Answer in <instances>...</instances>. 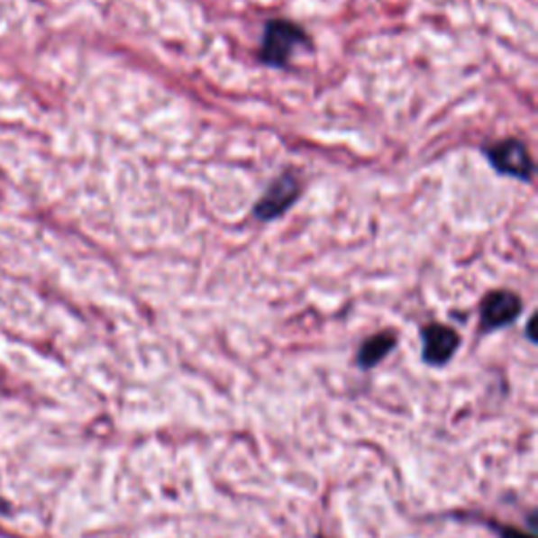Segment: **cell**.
Instances as JSON below:
<instances>
[{"mask_svg":"<svg viewBox=\"0 0 538 538\" xmlns=\"http://www.w3.org/2000/svg\"><path fill=\"white\" fill-rule=\"evenodd\" d=\"M488 154L492 167H495L498 173L517 177V179H530L534 173L533 158H530V151L526 145L517 139H507V141H501L492 148L486 150Z\"/></svg>","mask_w":538,"mask_h":538,"instance_id":"cell-2","label":"cell"},{"mask_svg":"<svg viewBox=\"0 0 538 538\" xmlns=\"http://www.w3.org/2000/svg\"><path fill=\"white\" fill-rule=\"evenodd\" d=\"M394 345H396V337L388 333H381L377 334V337L369 339L362 345V350H360V366L370 369V366L378 364L391 350H394Z\"/></svg>","mask_w":538,"mask_h":538,"instance_id":"cell-6","label":"cell"},{"mask_svg":"<svg viewBox=\"0 0 538 538\" xmlns=\"http://www.w3.org/2000/svg\"><path fill=\"white\" fill-rule=\"evenodd\" d=\"M522 312L520 296L509 290H495L482 301V326L486 331L507 326Z\"/></svg>","mask_w":538,"mask_h":538,"instance_id":"cell-4","label":"cell"},{"mask_svg":"<svg viewBox=\"0 0 538 538\" xmlns=\"http://www.w3.org/2000/svg\"><path fill=\"white\" fill-rule=\"evenodd\" d=\"M459 347V334L452 328L433 324L423 331V358L429 364H446Z\"/></svg>","mask_w":538,"mask_h":538,"instance_id":"cell-5","label":"cell"},{"mask_svg":"<svg viewBox=\"0 0 538 538\" xmlns=\"http://www.w3.org/2000/svg\"><path fill=\"white\" fill-rule=\"evenodd\" d=\"M307 41L305 32L296 28L295 23L284 22V19H274L265 25L263 44H261V59L268 66L282 68L287 66L290 57H293L295 49L303 47V42Z\"/></svg>","mask_w":538,"mask_h":538,"instance_id":"cell-1","label":"cell"},{"mask_svg":"<svg viewBox=\"0 0 538 538\" xmlns=\"http://www.w3.org/2000/svg\"><path fill=\"white\" fill-rule=\"evenodd\" d=\"M299 181L295 179L293 175H282L271 183L268 192L261 200L257 202L255 214L261 221H271L280 217L284 211H288L290 206L295 205L296 198H299Z\"/></svg>","mask_w":538,"mask_h":538,"instance_id":"cell-3","label":"cell"}]
</instances>
